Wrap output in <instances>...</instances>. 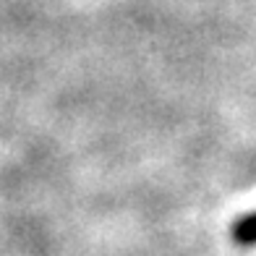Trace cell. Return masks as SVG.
Listing matches in <instances>:
<instances>
[{"label":"cell","instance_id":"6da1fadb","mask_svg":"<svg viewBox=\"0 0 256 256\" xmlns=\"http://www.w3.org/2000/svg\"><path fill=\"white\" fill-rule=\"evenodd\" d=\"M230 238L236 240L238 246H256V212L238 217L236 222L230 225Z\"/></svg>","mask_w":256,"mask_h":256}]
</instances>
